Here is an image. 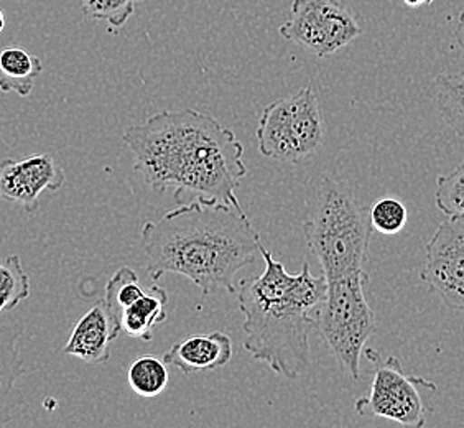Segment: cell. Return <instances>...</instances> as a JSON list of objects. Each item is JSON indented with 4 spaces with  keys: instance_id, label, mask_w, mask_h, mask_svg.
<instances>
[{
    "instance_id": "obj_12",
    "label": "cell",
    "mask_w": 464,
    "mask_h": 428,
    "mask_svg": "<svg viewBox=\"0 0 464 428\" xmlns=\"http://www.w3.org/2000/svg\"><path fill=\"white\" fill-rule=\"evenodd\" d=\"M234 348L231 336L215 331L208 335H191L171 346L165 353L163 361L167 366L179 369L185 375L199 371L223 369L231 363Z\"/></svg>"
},
{
    "instance_id": "obj_20",
    "label": "cell",
    "mask_w": 464,
    "mask_h": 428,
    "mask_svg": "<svg viewBox=\"0 0 464 428\" xmlns=\"http://www.w3.org/2000/svg\"><path fill=\"white\" fill-rule=\"evenodd\" d=\"M435 205L445 216H464V160L445 175H438Z\"/></svg>"
},
{
    "instance_id": "obj_21",
    "label": "cell",
    "mask_w": 464,
    "mask_h": 428,
    "mask_svg": "<svg viewBox=\"0 0 464 428\" xmlns=\"http://www.w3.org/2000/svg\"><path fill=\"white\" fill-rule=\"evenodd\" d=\"M143 0H82L84 17L106 22L111 28L124 27Z\"/></svg>"
},
{
    "instance_id": "obj_15",
    "label": "cell",
    "mask_w": 464,
    "mask_h": 428,
    "mask_svg": "<svg viewBox=\"0 0 464 428\" xmlns=\"http://www.w3.org/2000/svg\"><path fill=\"white\" fill-rule=\"evenodd\" d=\"M44 68V62L36 54H28L22 46L0 48V91L28 98Z\"/></svg>"
},
{
    "instance_id": "obj_10",
    "label": "cell",
    "mask_w": 464,
    "mask_h": 428,
    "mask_svg": "<svg viewBox=\"0 0 464 428\" xmlns=\"http://www.w3.org/2000/svg\"><path fill=\"white\" fill-rule=\"evenodd\" d=\"M64 170L50 153H36L25 160L0 163V198L35 213L44 191H58L64 185Z\"/></svg>"
},
{
    "instance_id": "obj_2",
    "label": "cell",
    "mask_w": 464,
    "mask_h": 428,
    "mask_svg": "<svg viewBox=\"0 0 464 428\" xmlns=\"http://www.w3.org/2000/svg\"><path fill=\"white\" fill-rule=\"evenodd\" d=\"M260 234L246 211L195 198L143 224L140 244L153 282L165 274L187 277L201 294H236L234 277L260 254Z\"/></svg>"
},
{
    "instance_id": "obj_4",
    "label": "cell",
    "mask_w": 464,
    "mask_h": 428,
    "mask_svg": "<svg viewBox=\"0 0 464 428\" xmlns=\"http://www.w3.org/2000/svg\"><path fill=\"white\" fill-rule=\"evenodd\" d=\"M372 231L369 209L354 193L343 181L323 179L308 203L304 232L326 280L364 272Z\"/></svg>"
},
{
    "instance_id": "obj_22",
    "label": "cell",
    "mask_w": 464,
    "mask_h": 428,
    "mask_svg": "<svg viewBox=\"0 0 464 428\" xmlns=\"http://www.w3.org/2000/svg\"><path fill=\"white\" fill-rule=\"evenodd\" d=\"M372 229L381 234H397L402 231L409 219L407 208L397 198H381L369 209Z\"/></svg>"
},
{
    "instance_id": "obj_24",
    "label": "cell",
    "mask_w": 464,
    "mask_h": 428,
    "mask_svg": "<svg viewBox=\"0 0 464 428\" xmlns=\"http://www.w3.org/2000/svg\"><path fill=\"white\" fill-rule=\"evenodd\" d=\"M402 2L411 9H419V7H423V5H429L433 0H402Z\"/></svg>"
},
{
    "instance_id": "obj_8",
    "label": "cell",
    "mask_w": 464,
    "mask_h": 428,
    "mask_svg": "<svg viewBox=\"0 0 464 428\" xmlns=\"http://www.w3.org/2000/svg\"><path fill=\"white\" fill-rule=\"evenodd\" d=\"M278 32L316 58H326L353 44L362 28L340 0H294L292 18Z\"/></svg>"
},
{
    "instance_id": "obj_11",
    "label": "cell",
    "mask_w": 464,
    "mask_h": 428,
    "mask_svg": "<svg viewBox=\"0 0 464 428\" xmlns=\"http://www.w3.org/2000/svg\"><path fill=\"white\" fill-rule=\"evenodd\" d=\"M122 333L119 321L109 312L104 300L92 305L74 325L63 353L90 365H102L111 359V346Z\"/></svg>"
},
{
    "instance_id": "obj_19",
    "label": "cell",
    "mask_w": 464,
    "mask_h": 428,
    "mask_svg": "<svg viewBox=\"0 0 464 428\" xmlns=\"http://www.w3.org/2000/svg\"><path fill=\"white\" fill-rule=\"evenodd\" d=\"M143 294H145V288L140 286V280L135 274L134 268H121L106 284L104 304L108 306L109 312L112 313L114 318L119 321V315L137 302Z\"/></svg>"
},
{
    "instance_id": "obj_9",
    "label": "cell",
    "mask_w": 464,
    "mask_h": 428,
    "mask_svg": "<svg viewBox=\"0 0 464 428\" xmlns=\"http://www.w3.org/2000/svg\"><path fill=\"white\" fill-rule=\"evenodd\" d=\"M420 278L453 312L464 313V216H447L430 238Z\"/></svg>"
},
{
    "instance_id": "obj_1",
    "label": "cell",
    "mask_w": 464,
    "mask_h": 428,
    "mask_svg": "<svg viewBox=\"0 0 464 428\" xmlns=\"http://www.w3.org/2000/svg\"><path fill=\"white\" fill-rule=\"evenodd\" d=\"M134 170L155 191H175L181 205L195 198L242 208L236 190L247 175L244 147L231 129L195 109L163 111L124 132Z\"/></svg>"
},
{
    "instance_id": "obj_14",
    "label": "cell",
    "mask_w": 464,
    "mask_h": 428,
    "mask_svg": "<svg viewBox=\"0 0 464 428\" xmlns=\"http://www.w3.org/2000/svg\"><path fill=\"white\" fill-rule=\"evenodd\" d=\"M22 321H14L0 326V425L9 422L15 384L20 375L25 373V366L18 351V341L22 338Z\"/></svg>"
},
{
    "instance_id": "obj_6",
    "label": "cell",
    "mask_w": 464,
    "mask_h": 428,
    "mask_svg": "<svg viewBox=\"0 0 464 428\" xmlns=\"http://www.w3.org/2000/svg\"><path fill=\"white\" fill-rule=\"evenodd\" d=\"M259 152L274 160L298 163L324 142V121L313 84L268 104L257 125Z\"/></svg>"
},
{
    "instance_id": "obj_18",
    "label": "cell",
    "mask_w": 464,
    "mask_h": 428,
    "mask_svg": "<svg viewBox=\"0 0 464 428\" xmlns=\"http://www.w3.org/2000/svg\"><path fill=\"white\" fill-rule=\"evenodd\" d=\"M30 295V277L18 256L0 258V315L10 312Z\"/></svg>"
},
{
    "instance_id": "obj_23",
    "label": "cell",
    "mask_w": 464,
    "mask_h": 428,
    "mask_svg": "<svg viewBox=\"0 0 464 428\" xmlns=\"http://www.w3.org/2000/svg\"><path fill=\"white\" fill-rule=\"evenodd\" d=\"M455 36L458 45L461 46L464 50V10L459 14L458 22H456Z\"/></svg>"
},
{
    "instance_id": "obj_5",
    "label": "cell",
    "mask_w": 464,
    "mask_h": 428,
    "mask_svg": "<svg viewBox=\"0 0 464 428\" xmlns=\"http://www.w3.org/2000/svg\"><path fill=\"white\" fill-rule=\"evenodd\" d=\"M366 272L326 280V294L314 312L316 331L330 346L338 365L354 381L361 379V356L377 330L375 315L367 302Z\"/></svg>"
},
{
    "instance_id": "obj_17",
    "label": "cell",
    "mask_w": 464,
    "mask_h": 428,
    "mask_svg": "<svg viewBox=\"0 0 464 428\" xmlns=\"http://www.w3.org/2000/svg\"><path fill=\"white\" fill-rule=\"evenodd\" d=\"M169 367L163 359L155 356H140L127 371V381L137 395L153 399L160 395L169 385Z\"/></svg>"
},
{
    "instance_id": "obj_25",
    "label": "cell",
    "mask_w": 464,
    "mask_h": 428,
    "mask_svg": "<svg viewBox=\"0 0 464 428\" xmlns=\"http://www.w3.org/2000/svg\"><path fill=\"white\" fill-rule=\"evenodd\" d=\"M4 28H5V14H4V10L0 9V34Z\"/></svg>"
},
{
    "instance_id": "obj_3",
    "label": "cell",
    "mask_w": 464,
    "mask_h": 428,
    "mask_svg": "<svg viewBox=\"0 0 464 428\" xmlns=\"http://www.w3.org/2000/svg\"><path fill=\"white\" fill-rule=\"evenodd\" d=\"M264 272L244 278L237 305L246 320L242 346L254 361L286 379H298L310 366V335L316 330L314 312L326 294V277L313 276L308 262L290 274L260 242Z\"/></svg>"
},
{
    "instance_id": "obj_13",
    "label": "cell",
    "mask_w": 464,
    "mask_h": 428,
    "mask_svg": "<svg viewBox=\"0 0 464 428\" xmlns=\"http://www.w3.org/2000/svg\"><path fill=\"white\" fill-rule=\"evenodd\" d=\"M167 306V290L157 284H152L149 288H145V294L137 302L119 315L121 330L127 333L130 338L142 339L145 343L152 341L153 328L165 323L169 318Z\"/></svg>"
},
{
    "instance_id": "obj_16",
    "label": "cell",
    "mask_w": 464,
    "mask_h": 428,
    "mask_svg": "<svg viewBox=\"0 0 464 428\" xmlns=\"http://www.w3.org/2000/svg\"><path fill=\"white\" fill-rule=\"evenodd\" d=\"M435 84L440 114L455 134L464 141V72L438 74Z\"/></svg>"
},
{
    "instance_id": "obj_7",
    "label": "cell",
    "mask_w": 464,
    "mask_h": 428,
    "mask_svg": "<svg viewBox=\"0 0 464 428\" xmlns=\"http://www.w3.org/2000/svg\"><path fill=\"white\" fill-rule=\"evenodd\" d=\"M364 355L374 365V379L369 395L357 399V413H372L403 427H425L430 409L423 401L421 389L437 393V384L405 374L397 357H384L375 349H364Z\"/></svg>"
}]
</instances>
